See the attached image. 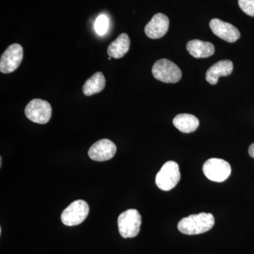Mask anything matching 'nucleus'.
I'll return each mask as SVG.
<instances>
[{
	"label": "nucleus",
	"mask_w": 254,
	"mask_h": 254,
	"mask_svg": "<svg viewBox=\"0 0 254 254\" xmlns=\"http://www.w3.org/2000/svg\"><path fill=\"white\" fill-rule=\"evenodd\" d=\"M129 37L127 33H122L116 40L109 45L108 48V54L110 58L120 59L123 58L128 53L130 48Z\"/></svg>",
	"instance_id": "4468645a"
},
{
	"label": "nucleus",
	"mask_w": 254,
	"mask_h": 254,
	"mask_svg": "<svg viewBox=\"0 0 254 254\" xmlns=\"http://www.w3.org/2000/svg\"><path fill=\"white\" fill-rule=\"evenodd\" d=\"M214 224L215 219L212 214L200 213L182 218L179 222L177 228L185 235H200L211 230Z\"/></svg>",
	"instance_id": "f257e3e1"
},
{
	"label": "nucleus",
	"mask_w": 254,
	"mask_h": 254,
	"mask_svg": "<svg viewBox=\"0 0 254 254\" xmlns=\"http://www.w3.org/2000/svg\"><path fill=\"white\" fill-rule=\"evenodd\" d=\"M249 153L252 158H254V143H252L249 148Z\"/></svg>",
	"instance_id": "6ab92c4d"
},
{
	"label": "nucleus",
	"mask_w": 254,
	"mask_h": 254,
	"mask_svg": "<svg viewBox=\"0 0 254 254\" xmlns=\"http://www.w3.org/2000/svg\"><path fill=\"white\" fill-rule=\"evenodd\" d=\"M155 78L164 83H175L182 78L181 69L173 62L162 59L155 62L152 68Z\"/></svg>",
	"instance_id": "20e7f679"
},
{
	"label": "nucleus",
	"mask_w": 254,
	"mask_h": 254,
	"mask_svg": "<svg viewBox=\"0 0 254 254\" xmlns=\"http://www.w3.org/2000/svg\"><path fill=\"white\" fill-rule=\"evenodd\" d=\"M180 168L175 161L164 164L155 177V184L160 190L168 191L177 186L180 180Z\"/></svg>",
	"instance_id": "7ed1b4c3"
},
{
	"label": "nucleus",
	"mask_w": 254,
	"mask_h": 254,
	"mask_svg": "<svg viewBox=\"0 0 254 254\" xmlns=\"http://www.w3.org/2000/svg\"><path fill=\"white\" fill-rule=\"evenodd\" d=\"M52 107L46 100L33 99L25 108V115L33 123L45 125L52 117Z\"/></svg>",
	"instance_id": "423d86ee"
},
{
	"label": "nucleus",
	"mask_w": 254,
	"mask_h": 254,
	"mask_svg": "<svg viewBox=\"0 0 254 254\" xmlns=\"http://www.w3.org/2000/svg\"><path fill=\"white\" fill-rule=\"evenodd\" d=\"M231 171L230 163L222 159L210 158L203 164V174L213 182L225 181L230 177Z\"/></svg>",
	"instance_id": "0eeeda50"
},
{
	"label": "nucleus",
	"mask_w": 254,
	"mask_h": 254,
	"mask_svg": "<svg viewBox=\"0 0 254 254\" xmlns=\"http://www.w3.org/2000/svg\"><path fill=\"white\" fill-rule=\"evenodd\" d=\"M109 27V18L104 14L100 15L95 20V31L99 36H103L106 33Z\"/></svg>",
	"instance_id": "f3484780"
},
{
	"label": "nucleus",
	"mask_w": 254,
	"mask_h": 254,
	"mask_svg": "<svg viewBox=\"0 0 254 254\" xmlns=\"http://www.w3.org/2000/svg\"><path fill=\"white\" fill-rule=\"evenodd\" d=\"M105 83L106 80L104 75L100 71H98L85 82L82 88L83 94L86 96H91L96 93H99L104 90Z\"/></svg>",
	"instance_id": "dca6fc26"
},
{
	"label": "nucleus",
	"mask_w": 254,
	"mask_h": 254,
	"mask_svg": "<svg viewBox=\"0 0 254 254\" xmlns=\"http://www.w3.org/2000/svg\"><path fill=\"white\" fill-rule=\"evenodd\" d=\"M89 210V205L85 200H75L64 210L61 215L62 222L66 226H76L86 220Z\"/></svg>",
	"instance_id": "39448f33"
},
{
	"label": "nucleus",
	"mask_w": 254,
	"mask_h": 254,
	"mask_svg": "<svg viewBox=\"0 0 254 254\" xmlns=\"http://www.w3.org/2000/svg\"><path fill=\"white\" fill-rule=\"evenodd\" d=\"M141 215L136 209H128L120 214L118 224L119 232L123 238H133L139 234Z\"/></svg>",
	"instance_id": "f03ea898"
},
{
	"label": "nucleus",
	"mask_w": 254,
	"mask_h": 254,
	"mask_svg": "<svg viewBox=\"0 0 254 254\" xmlns=\"http://www.w3.org/2000/svg\"><path fill=\"white\" fill-rule=\"evenodd\" d=\"M209 26L215 36L228 43H235L240 38V32L235 26L218 18L212 19Z\"/></svg>",
	"instance_id": "9d476101"
},
{
	"label": "nucleus",
	"mask_w": 254,
	"mask_h": 254,
	"mask_svg": "<svg viewBox=\"0 0 254 254\" xmlns=\"http://www.w3.org/2000/svg\"><path fill=\"white\" fill-rule=\"evenodd\" d=\"M238 3L245 14L254 17V0H238Z\"/></svg>",
	"instance_id": "a211bd4d"
},
{
	"label": "nucleus",
	"mask_w": 254,
	"mask_h": 254,
	"mask_svg": "<svg viewBox=\"0 0 254 254\" xmlns=\"http://www.w3.org/2000/svg\"><path fill=\"white\" fill-rule=\"evenodd\" d=\"M23 49L21 45L14 43L8 47L0 59V71L3 73L14 72L21 64Z\"/></svg>",
	"instance_id": "6e6552de"
},
{
	"label": "nucleus",
	"mask_w": 254,
	"mask_h": 254,
	"mask_svg": "<svg viewBox=\"0 0 254 254\" xmlns=\"http://www.w3.org/2000/svg\"><path fill=\"white\" fill-rule=\"evenodd\" d=\"M187 50L195 58H209L215 53V48L211 43L196 39L188 42Z\"/></svg>",
	"instance_id": "ddd939ff"
},
{
	"label": "nucleus",
	"mask_w": 254,
	"mask_h": 254,
	"mask_svg": "<svg viewBox=\"0 0 254 254\" xmlns=\"http://www.w3.org/2000/svg\"><path fill=\"white\" fill-rule=\"evenodd\" d=\"M233 71V63L230 60H221L214 64L206 71L205 79L210 84L215 85L220 76H227Z\"/></svg>",
	"instance_id": "f8f14e48"
},
{
	"label": "nucleus",
	"mask_w": 254,
	"mask_h": 254,
	"mask_svg": "<svg viewBox=\"0 0 254 254\" xmlns=\"http://www.w3.org/2000/svg\"><path fill=\"white\" fill-rule=\"evenodd\" d=\"M170 21L166 15L158 13L145 27V33L150 39H159L168 33Z\"/></svg>",
	"instance_id": "9b49d317"
},
{
	"label": "nucleus",
	"mask_w": 254,
	"mask_h": 254,
	"mask_svg": "<svg viewBox=\"0 0 254 254\" xmlns=\"http://www.w3.org/2000/svg\"><path fill=\"white\" fill-rule=\"evenodd\" d=\"M116 145L110 140L104 138L92 145L88 150V155L90 158L95 161L103 162L113 158L116 154Z\"/></svg>",
	"instance_id": "1a4fd4ad"
},
{
	"label": "nucleus",
	"mask_w": 254,
	"mask_h": 254,
	"mask_svg": "<svg viewBox=\"0 0 254 254\" xmlns=\"http://www.w3.org/2000/svg\"><path fill=\"white\" fill-rule=\"evenodd\" d=\"M174 126L183 133L195 131L199 126V120L190 114H180L173 119Z\"/></svg>",
	"instance_id": "2eb2a0df"
}]
</instances>
